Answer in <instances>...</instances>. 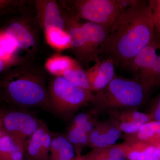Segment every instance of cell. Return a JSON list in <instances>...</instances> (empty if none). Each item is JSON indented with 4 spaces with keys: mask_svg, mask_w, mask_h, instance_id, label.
<instances>
[{
    "mask_svg": "<svg viewBox=\"0 0 160 160\" xmlns=\"http://www.w3.org/2000/svg\"><path fill=\"white\" fill-rule=\"evenodd\" d=\"M12 39L18 49L28 52L34 51L37 44L34 31L24 20H14L4 30Z\"/></svg>",
    "mask_w": 160,
    "mask_h": 160,
    "instance_id": "13",
    "label": "cell"
},
{
    "mask_svg": "<svg viewBox=\"0 0 160 160\" xmlns=\"http://www.w3.org/2000/svg\"><path fill=\"white\" fill-rule=\"evenodd\" d=\"M44 31L47 43L52 48L58 50L71 48L70 38L66 30L51 27Z\"/></svg>",
    "mask_w": 160,
    "mask_h": 160,
    "instance_id": "22",
    "label": "cell"
},
{
    "mask_svg": "<svg viewBox=\"0 0 160 160\" xmlns=\"http://www.w3.org/2000/svg\"><path fill=\"white\" fill-rule=\"evenodd\" d=\"M2 122L6 134L24 145L42 122L29 112L16 110L2 113Z\"/></svg>",
    "mask_w": 160,
    "mask_h": 160,
    "instance_id": "7",
    "label": "cell"
},
{
    "mask_svg": "<svg viewBox=\"0 0 160 160\" xmlns=\"http://www.w3.org/2000/svg\"><path fill=\"white\" fill-rule=\"evenodd\" d=\"M88 46L94 62L99 60L101 48L106 39L109 30L106 27L96 23L87 22L82 24Z\"/></svg>",
    "mask_w": 160,
    "mask_h": 160,
    "instance_id": "16",
    "label": "cell"
},
{
    "mask_svg": "<svg viewBox=\"0 0 160 160\" xmlns=\"http://www.w3.org/2000/svg\"><path fill=\"white\" fill-rule=\"evenodd\" d=\"M125 142L147 143L156 148L160 146V122L152 121L142 126L134 133L125 134Z\"/></svg>",
    "mask_w": 160,
    "mask_h": 160,
    "instance_id": "17",
    "label": "cell"
},
{
    "mask_svg": "<svg viewBox=\"0 0 160 160\" xmlns=\"http://www.w3.org/2000/svg\"><path fill=\"white\" fill-rule=\"evenodd\" d=\"M86 71L92 92L104 89L116 75L114 63L108 58L99 59Z\"/></svg>",
    "mask_w": 160,
    "mask_h": 160,
    "instance_id": "14",
    "label": "cell"
},
{
    "mask_svg": "<svg viewBox=\"0 0 160 160\" xmlns=\"http://www.w3.org/2000/svg\"><path fill=\"white\" fill-rule=\"evenodd\" d=\"M114 119L98 123L89 136L88 146L92 149L105 148L115 144L122 135Z\"/></svg>",
    "mask_w": 160,
    "mask_h": 160,
    "instance_id": "12",
    "label": "cell"
},
{
    "mask_svg": "<svg viewBox=\"0 0 160 160\" xmlns=\"http://www.w3.org/2000/svg\"><path fill=\"white\" fill-rule=\"evenodd\" d=\"M151 109L149 113L151 115L152 121L160 122V93L153 100Z\"/></svg>",
    "mask_w": 160,
    "mask_h": 160,
    "instance_id": "27",
    "label": "cell"
},
{
    "mask_svg": "<svg viewBox=\"0 0 160 160\" xmlns=\"http://www.w3.org/2000/svg\"><path fill=\"white\" fill-rule=\"evenodd\" d=\"M76 156L74 146L66 137L60 135L52 138L49 160H75Z\"/></svg>",
    "mask_w": 160,
    "mask_h": 160,
    "instance_id": "19",
    "label": "cell"
},
{
    "mask_svg": "<svg viewBox=\"0 0 160 160\" xmlns=\"http://www.w3.org/2000/svg\"><path fill=\"white\" fill-rule=\"evenodd\" d=\"M128 145L124 142L118 145L92 149L83 155L85 160H127Z\"/></svg>",
    "mask_w": 160,
    "mask_h": 160,
    "instance_id": "18",
    "label": "cell"
},
{
    "mask_svg": "<svg viewBox=\"0 0 160 160\" xmlns=\"http://www.w3.org/2000/svg\"><path fill=\"white\" fill-rule=\"evenodd\" d=\"M78 64L77 62L66 56L55 55L46 61L45 67L55 76H62L64 72Z\"/></svg>",
    "mask_w": 160,
    "mask_h": 160,
    "instance_id": "23",
    "label": "cell"
},
{
    "mask_svg": "<svg viewBox=\"0 0 160 160\" xmlns=\"http://www.w3.org/2000/svg\"><path fill=\"white\" fill-rule=\"evenodd\" d=\"M52 110L62 114H71L90 102L92 92L74 86L63 76H55L48 88Z\"/></svg>",
    "mask_w": 160,
    "mask_h": 160,
    "instance_id": "5",
    "label": "cell"
},
{
    "mask_svg": "<svg viewBox=\"0 0 160 160\" xmlns=\"http://www.w3.org/2000/svg\"><path fill=\"white\" fill-rule=\"evenodd\" d=\"M157 151L158 154V155L159 157L160 158V146L157 147Z\"/></svg>",
    "mask_w": 160,
    "mask_h": 160,
    "instance_id": "32",
    "label": "cell"
},
{
    "mask_svg": "<svg viewBox=\"0 0 160 160\" xmlns=\"http://www.w3.org/2000/svg\"><path fill=\"white\" fill-rule=\"evenodd\" d=\"M18 49L14 40L6 34L4 30H0V58L18 65L19 60L16 54Z\"/></svg>",
    "mask_w": 160,
    "mask_h": 160,
    "instance_id": "25",
    "label": "cell"
},
{
    "mask_svg": "<svg viewBox=\"0 0 160 160\" xmlns=\"http://www.w3.org/2000/svg\"><path fill=\"white\" fill-rule=\"evenodd\" d=\"M92 113H79L72 121L66 138L74 146L77 155H81L83 147L88 146L89 136L98 122Z\"/></svg>",
    "mask_w": 160,
    "mask_h": 160,
    "instance_id": "9",
    "label": "cell"
},
{
    "mask_svg": "<svg viewBox=\"0 0 160 160\" xmlns=\"http://www.w3.org/2000/svg\"><path fill=\"white\" fill-rule=\"evenodd\" d=\"M149 92L137 79L115 75L104 89L93 94L90 102L93 114L137 109L146 102Z\"/></svg>",
    "mask_w": 160,
    "mask_h": 160,
    "instance_id": "3",
    "label": "cell"
},
{
    "mask_svg": "<svg viewBox=\"0 0 160 160\" xmlns=\"http://www.w3.org/2000/svg\"><path fill=\"white\" fill-rule=\"evenodd\" d=\"M134 0H75L64 1L69 14L78 20H87L110 30L123 10Z\"/></svg>",
    "mask_w": 160,
    "mask_h": 160,
    "instance_id": "4",
    "label": "cell"
},
{
    "mask_svg": "<svg viewBox=\"0 0 160 160\" xmlns=\"http://www.w3.org/2000/svg\"><path fill=\"white\" fill-rule=\"evenodd\" d=\"M6 133L3 127L2 122V113H0V140Z\"/></svg>",
    "mask_w": 160,
    "mask_h": 160,
    "instance_id": "30",
    "label": "cell"
},
{
    "mask_svg": "<svg viewBox=\"0 0 160 160\" xmlns=\"http://www.w3.org/2000/svg\"><path fill=\"white\" fill-rule=\"evenodd\" d=\"M62 76L74 86L85 91L92 92L87 71L83 69L78 63L65 71Z\"/></svg>",
    "mask_w": 160,
    "mask_h": 160,
    "instance_id": "24",
    "label": "cell"
},
{
    "mask_svg": "<svg viewBox=\"0 0 160 160\" xmlns=\"http://www.w3.org/2000/svg\"><path fill=\"white\" fill-rule=\"evenodd\" d=\"M24 146L6 133L0 140V160H24Z\"/></svg>",
    "mask_w": 160,
    "mask_h": 160,
    "instance_id": "20",
    "label": "cell"
},
{
    "mask_svg": "<svg viewBox=\"0 0 160 160\" xmlns=\"http://www.w3.org/2000/svg\"><path fill=\"white\" fill-rule=\"evenodd\" d=\"M39 23L43 30L53 28L65 30L66 20L64 12L54 0H38L35 1Z\"/></svg>",
    "mask_w": 160,
    "mask_h": 160,
    "instance_id": "11",
    "label": "cell"
},
{
    "mask_svg": "<svg viewBox=\"0 0 160 160\" xmlns=\"http://www.w3.org/2000/svg\"><path fill=\"white\" fill-rule=\"evenodd\" d=\"M14 63L5 62L0 58V73L5 72L10 69L12 66H17Z\"/></svg>",
    "mask_w": 160,
    "mask_h": 160,
    "instance_id": "29",
    "label": "cell"
},
{
    "mask_svg": "<svg viewBox=\"0 0 160 160\" xmlns=\"http://www.w3.org/2000/svg\"><path fill=\"white\" fill-rule=\"evenodd\" d=\"M128 69L136 74L137 79L149 92L160 87V39L156 35L133 59Z\"/></svg>",
    "mask_w": 160,
    "mask_h": 160,
    "instance_id": "6",
    "label": "cell"
},
{
    "mask_svg": "<svg viewBox=\"0 0 160 160\" xmlns=\"http://www.w3.org/2000/svg\"><path fill=\"white\" fill-rule=\"evenodd\" d=\"M75 160H85L83 157V155H77L76 158Z\"/></svg>",
    "mask_w": 160,
    "mask_h": 160,
    "instance_id": "31",
    "label": "cell"
},
{
    "mask_svg": "<svg viewBox=\"0 0 160 160\" xmlns=\"http://www.w3.org/2000/svg\"><path fill=\"white\" fill-rule=\"evenodd\" d=\"M118 123L120 129L125 134L136 132L146 123L152 121L149 113L138 111L137 109L116 112L110 114Z\"/></svg>",
    "mask_w": 160,
    "mask_h": 160,
    "instance_id": "15",
    "label": "cell"
},
{
    "mask_svg": "<svg viewBox=\"0 0 160 160\" xmlns=\"http://www.w3.org/2000/svg\"><path fill=\"white\" fill-rule=\"evenodd\" d=\"M0 80V95L21 108L40 107L52 110L42 72L27 65H20L5 72Z\"/></svg>",
    "mask_w": 160,
    "mask_h": 160,
    "instance_id": "2",
    "label": "cell"
},
{
    "mask_svg": "<svg viewBox=\"0 0 160 160\" xmlns=\"http://www.w3.org/2000/svg\"><path fill=\"white\" fill-rule=\"evenodd\" d=\"M128 145L127 160H160L154 146L142 142Z\"/></svg>",
    "mask_w": 160,
    "mask_h": 160,
    "instance_id": "21",
    "label": "cell"
},
{
    "mask_svg": "<svg viewBox=\"0 0 160 160\" xmlns=\"http://www.w3.org/2000/svg\"><path fill=\"white\" fill-rule=\"evenodd\" d=\"M156 35L160 39V0H150Z\"/></svg>",
    "mask_w": 160,
    "mask_h": 160,
    "instance_id": "26",
    "label": "cell"
},
{
    "mask_svg": "<svg viewBox=\"0 0 160 160\" xmlns=\"http://www.w3.org/2000/svg\"><path fill=\"white\" fill-rule=\"evenodd\" d=\"M52 138L47 126L41 122L38 129L25 143V155L27 160H49Z\"/></svg>",
    "mask_w": 160,
    "mask_h": 160,
    "instance_id": "10",
    "label": "cell"
},
{
    "mask_svg": "<svg viewBox=\"0 0 160 160\" xmlns=\"http://www.w3.org/2000/svg\"><path fill=\"white\" fill-rule=\"evenodd\" d=\"M150 1L134 0L109 30L100 54L127 68L155 36Z\"/></svg>",
    "mask_w": 160,
    "mask_h": 160,
    "instance_id": "1",
    "label": "cell"
},
{
    "mask_svg": "<svg viewBox=\"0 0 160 160\" xmlns=\"http://www.w3.org/2000/svg\"><path fill=\"white\" fill-rule=\"evenodd\" d=\"M19 2L11 0H0V13L5 12L9 9L18 6Z\"/></svg>",
    "mask_w": 160,
    "mask_h": 160,
    "instance_id": "28",
    "label": "cell"
},
{
    "mask_svg": "<svg viewBox=\"0 0 160 160\" xmlns=\"http://www.w3.org/2000/svg\"><path fill=\"white\" fill-rule=\"evenodd\" d=\"M66 20V29L70 38L72 52L80 62L88 68L89 63L94 60L89 49L82 24L67 12H64Z\"/></svg>",
    "mask_w": 160,
    "mask_h": 160,
    "instance_id": "8",
    "label": "cell"
}]
</instances>
